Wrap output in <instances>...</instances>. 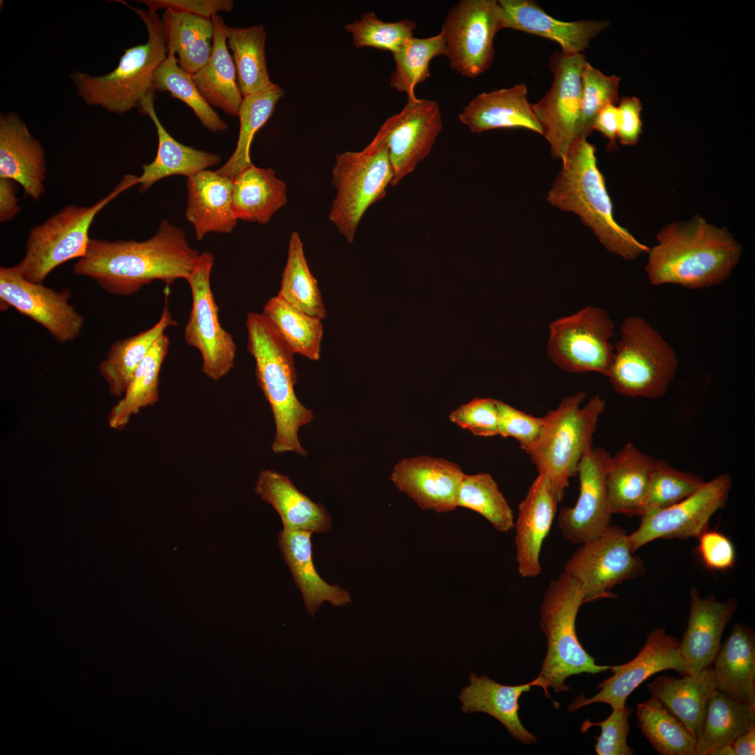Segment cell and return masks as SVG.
<instances>
[{
  "instance_id": "cell-1",
  "label": "cell",
  "mask_w": 755,
  "mask_h": 755,
  "mask_svg": "<svg viewBox=\"0 0 755 755\" xmlns=\"http://www.w3.org/2000/svg\"><path fill=\"white\" fill-rule=\"evenodd\" d=\"M200 254L183 229L164 220L144 241L90 238L85 256L73 272L93 280L108 294L128 296L154 280L168 286L178 279L187 280Z\"/></svg>"
},
{
  "instance_id": "cell-2",
  "label": "cell",
  "mask_w": 755,
  "mask_h": 755,
  "mask_svg": "<svg viewBox=\"0 0 755 755\" xmlns=\"http://www.w3.org/2000/svg\"><path fill=\"white\" fill-rule=\"evenodd\" d=\"M647 252L645 271L656 286L675 284L691 289L710 287L726 280L741 258V244L725 227L696 215L673 222L656 235Z\"/></svg>"
},
{
  "instance_id": "cell-3",
  "label": "cell",
  "mask_w": 755,
  "mask_h": 755,
  "mask_svg": "<svg viewBox=\"0 0 755 755\" xmlns=\"http://www.w3.org/2000/svg\"><path fill=\"white\" fill-rule=\"evenodd\" d=\"M561 159V169L547 194L549 203L579 215L607 251L627 260L647 253L649 248L614 220L595 146L586 138H577Z\"/></svg>"
},
{
  "instance_id": "cell-4",
  "label": "cell",
  "mask_w": 755,
  "mask_h": 755,
  "mask_svg": "<svg viewBox=\"0 0 755 755\" xmlns=\"http://www.w3.org/2000/svg\"><path fill=\"white\" fill-rule=\"evenodd\" d=\"M245 326L247 349L254 359L257 382L270 405L275 424L271 449L275 453L295 452L305 456L308 452L300 444L298 432L314 415L294 391L297 375L294 353L261 313L249 312Z\"/></svg>"
},
{
  "instance_id": "cell-5",
  "label": "cell",
  "mask_w": 755,
  "mask_h": 755,
  "mask_svg": "<svg viewBox=\"0 0 755 755\" xmlns=\"http://www.w3.org/2000/svg\"><path fill=\"white\" fill-rule=\"evenodd\" d=\"M118 1L141 17L147 29L146 43L125 49L116 68L107 74L92 76L76 71L71 78L87 104L123 113L139 108L148 96L155 93L154 75L166 58L167 51L162 22L156 11L135 8L123 1Z\"/></svg>"
},
{
  "instance_id": "cell-6",
  "label": "cell",
  "mask_w": 755,
  "mask_h": 755,
  "mask_svg": "<svg viewBox=\"0 0 755 755\" xmlns=\"http://www.w3.org/2000/svg\"><path fill=\"white\" fill-rule=\"evenodd\" d=\"M585 396L583 391L566 396L549 410L538 439L526 452L538 474L547 477L559 503L569 479L577 475L582 457L593 447L597 423L605 409V401L598 395L581 407Z\"/></svg>"
},
{
  "instance_id": "cell-7",
  "label": "cell",
  "mask_w": 755,
  "mask_h": 755,
  "mask_svg": "<svg viewBox=\"0 0 755 755\" xmlns=\"http://www.w3.org/2000/svg\"><path fill=\"white\" fill-rule=\"evenodd\" d=\"M580 582L566 572L549 583L540 607V626L547 638V651L538 679L547 696L548 688L567 691L566 680L574 675H596L610 669L599 666L579 642L575 621L585 603Z\"/></svg>"
},
{
  "instance_id": "cell-8",
  "label": "cell",
  "mask_w": 755,
  "mask_h": 755,
  "mask_svg": "<svg viewBox=\"0 0 755 755\" xmlns=\"http://www.w3.org/2000/svg\"><path fill=\"white\" fill-rule=\"evenodd\" d=\"M620 332L607 375L614 391L632 398L663 397L677 369L674 348L641 316L626 318Z\"/></svg>"
},
{
  "instance_id": "cell-9",
  "label": "cell",
  "mask_w": 755,
  "mask_h": 755,
  "mask_svg": "<svg viewBox=\"0 0 755 755\" xmlns=\"http://www.w3.org/2000/svg\"><path fill=\"white\" fill-rule=\"evenodd\" d=\"M135 175H126L117 186L91 206L68 205L30 230L23 259L15 269L24 279L43 283L57 267L85 256L89 231L96 215L111 201L135 185Z\"/></svg>"
},
{
  "instance_id": "cell-10",
  "label": "cell",
  "mask_w": 755,
  "mask_h": 755,
  "mask_svg": "<svg viewBox=\"0 0 755 755\" xmlns=\"http://www.w3.org/2000/svg\"><path fill=\"white\" fill-rule=\"evenodd\" d=\"M393 178L387 147L378 133L362 150L336 156L332 183L336 194L329 218L349 243L368 208L384 197Z\"/></svg>"
},
{
  "instance_id": "cell-11",
  "label": "cell",
  "mask_w": 755,
  "mask_h": 755,
  "mask_svg": "<svg viewBox=\"0 0 755 755\" xmlns=\"http://www.w3.org/2000/svg\"><path fill=\"white\" fill-rule=\"evenodd\" d=\"M503 29L496 0H461L446 14L441 34L450 67L474 78L489 69L494 57V37Z\"/></svg>"
},
{
  "instance_id": "cell-12",
  "label": "cell",
  "mask_w": 755,
  "mask_h": 755,
  "mask_svg": "<svg viewBox=\"0 0 755 755\" xmlns=\"http://www.w3.org/2000/svg\"><path fill=\"white\" fill-rule=\"evenodd\" d=\"M614 324L603 308L585 307L549 326L547 354L561 369L608 375L614 347L610 340Z\"/></svg>"
},
{
  "instance_id": "cell-13",
  "label": "cell",
  "mask_w": 755,
  "mask_h": 755,
  "mask_svg": "<svg viewBox=\"0 0 755 755\" xmlns=\"http://www.w3.org/2000/svg\"><path fill=\"white\" fill-rule=\"evenodd\" d=\"M214 262L210 252H201L186 280L191 289L192 305L183 338L189 346L199 352L203 373L217 381L234 367L237 347L231 334L220 322L219 308L210 285Z\"/></svg>"
},
{
  "instance_id": "cell-14",
  "label": "cell",
  "mask_w": 755,
  "mask_h": 755,
  "mask_svg": "<svg viewBox=\"0 0 755 755\" xmlns=\"http://www.w3.org/2000/svg\"><path fill=\"white\" fill-rule=\"evenodd\" d=\"M564 572L582 584L584 602L614 598L611 590L621 582L646 572L640 557L634 555L626 531L610 525L597 539L582 545L564 566Z\"/></svg>"
},
{
  "instance_id": "cell-15",
  "label": "cell",
  "mask_w": 755,
  "mask_h": 755,
  "mask_svg": "<svg viewBox=\"0 0 755 755\" xmlns=\"http://www.w3.org/2000/svg\"><path fill=\"white\" fill-rule=\"evenodd\" d=\"M587 62L582 53L554 52L549 64L553 73L552 86L540 101L531 104L554 158L561 159L577 138L582 73Z\"/></svg>"
},
{
  "instance_id": "cell-16",
  "label": "cell",
  "mask_w": 755,
  "mask_h": 755,
  "mask_svg": "<svg viewBox=\"0 0 755 755\" xmlns=\"http://www.w3.org/2000/svg\"><path fill=\"white\" fill-rule=\"evenodd\" d=\"M732 487L731 477L721 474L695 493L668 508L640 516L638 528L628 535L632 550L658 539L686 540L707 529L711 517L724 508Z\"/></svg>"
},
{
  "instance_id": "cell-17",
  "label": "cell",
  "mask_w": 755,
  "mask_h": 755,
  "mask_svg": "<svg viewBox=\"0 0 755 755\" xmlns=\"http://www.w3.org/2000/svg\"><path fill=\"white\" fill-rule=\"evenodd\" d=\"M71 297L69 289L58 292L24 279L14 266L0 268L1 309L13 307L43 326L59 343L77 338L85 323L69 303Z\"/></svg>"
},
{
  "instance_id": "cell-18",
  "label": "cell",
  "mask_w": 755,
  "mask_h": 755,
  "mask_svg": "<svg viewBox=\"0 0 755 755\" xmlns=\"http://www.w3.org/2000/svg\"><path fill=\"white\" fill-rule=\"evenodd\" d=\"M443 128L440 106L433 100L408 98L403 109L389 117L377 132L384 140L396 186L430 153Z\"/></svg>"
},
{
  "instance_id": "cell-19",
  "label": "cell",
  "mask_w": 755,
  "mask_h": 755,
  "mask_svg": "<svg viewBox=\"0 0 755 755\" xmlns=\"http://www.w3.org/2000/svg\"><path fill=\"white\" fill-rule=\"evenodd\" d=\"M612 675L598 686L600 691L590 698L577 697L569 705L573 712L584 706L596 703L608 704L612 710L626 705L630 694L647 678L665 670H673L684 676L687 675L685 663L680 655L679 641L667 634L663 628L652 630L638 655L629 662L610 666Z\"/></svg>"
},
{
  "instance_id": "cell-20",
  "label": "cell",
  "mask_w": 755,
  "mask_h": 755,
  "mask_svg": "<svg viewBox=\"0 0 755 755\" xmlns=\"http://www.w3.org/2000/svg\"><path fill=\"white\" fill-rule=\"evenodd\" d=\"M610 457L604 448L593 447L579 463V497L574 506L561 508L558 517L563 535L575 544L597 539L611 525L605 482Z\"/></svg>"
},
{
  "instance_id": "cell-21",
  "label": "cell",
  "mask_w": 755,
  "mask_h": 755,
  "mask_svg": "<svg viewBox=\"0 0 755 755\" xmlns=\"http://www.w3.org/2000/svg\"><path fill=\"white\" fill-rule=\"evenodd\" d=\"M464 474L454 463L420 456L399 461L390 480L422 510L445 513L457 508V493Z\"/></svg>"
},
{
  "instance_id": "cell-22",
  "label": "cell",
  "mask_w": 755,
  "mask_h": 755,
  "mask_svg": "<svg viewBox=\"0 0 755 755\" xmlns=\"http://www.w3.org/2000/svg\"><path fill=\"white\" fill-rule=\"evenodd\" d=\"M737 607L735 598L722 602L713 595L701 597L696 587L691 589L688 624L679 641L687 675L697 674L712 666L724 628Z\"/></svg>"
},
{
  "instance_id": "cell-23",
  "label": "cell",
  "mask_w": 755,
  "mask_h": 755,
  "mask_svg": "<svg viewBox=\"0 0 755 755\" xmlns=\"http://www.w3.org/2000/svg\"><path fill=\"white\" fill-rule=\"evenodd\" d=\"M503 13V29L509 28L553 41L561 48V53H582L589 43L610 24L607 21L584 20L565 22L545 13L531 0H498Z\"/></svg>"
},
{
  "instance_id": "cell-24",
  "label": "cell",
  "mask_w": 755,
  "mask_h": 755,
  "mask_svg": "<svg viewBox=\"0 0 755 755\" xmlns=\"http://www.w3.org/2000/svg\"><path fill=\"white\" fill-rule=\"evenodd\" d=\"M45 161L41 143L14 113L0 115V178L20 184L25 196L40 199L45 192Z\"/></svg>"
},
{
  "instance_id": "cell-25",
  "label": "cell",
  "mask_w": 755,
  "mask_h": 755,
  "mask_svg": "<svg viewBox=\"0 0 755 755\" xmlns=\"http://www.w3.org/2000/svg\"><path fill=\"white\" fill-rule=\"evenodd\" d=\"M558 503L547 477L538 474L519 504L515 524L516 559L518 572L523 577H535L541 573L540 551Z\"/></svg>"
},
{
  "instance_id": "cell-26",
  "label": "cell",
  "mask_w": 755,
  "mask_h": 755,
  "mask_svg": "<svg viewBox=\"0 0 755 755\" xmlns=\"http://www.w3.org/2000/svg\"><path fill=\"white\" fill-rule=\"evenodd\" d=\"M187 220L201 240L210 232L231 233L237 224L232 207V181L215 171L203 170L187 180Z\"/></svg>"
},
{
  "instance_id": "cell-27",
  "label": "cell",
  "mask_w": 755,
  "mask_h": 755,
  "mask_svg": "<svg viewBox=\"0 0 755 755\" xmlns=\"http://www.w3.org/2000/svg\"><path fill=\"white\" fill-rule=\"evenodd\" d=\"M458 117L473 133L525 128L542 134L527 99V87L523 83L477 94L462 109Z\"/></svg>"
},
{
  "instance_id": "cell-28",
  "label": "cell",
  "mask_w": 755,
  "mask_h": 755,
  "mask_svg": "<svg viewBox=\"0 0 755 755\" xmlns=\"http://www.w3.org/2000/svg\"><path fill=\"white\" fill-rule=\"evenodd\" d=\"M655 461L630 442L610 455L605 482L612 515L640 517Z\"/></svg>"
},
{
  "instance_id": "cell-29",
  "label": "cell",
  "mask_w": 755,
  "mask_h": 755,
  "mask_svg": "<svg viewBox=\"0 0 755 755\" xmlns=\"http://www.w3.org/2000/svg\"><path fill=\"white\" fill-rule=\"evenodd\" d=\"M254 491L277 511L283 528L316 533L331 529V517L325 507L300 491L286 475L261 470Z\"/></svg>"
},
{
  "instance_id": "cell-30",
  "label": "cell",
  "mask_w": 755,
  "mask_h": 755,
  "mask_svg": "<svg viewBox=\"0 0 755 755\" xmlns=\"http://www.w3.org/2000/svg\"><path fill=\"white\" fill-rule=\"evenodd\" d=\"M470 684L464 686L458 696L464 713L484 712L499 721L509 734L517 740L532 745L537 742L534 735L526 730L520 721L519 698L524 692L529 691L532 686H539L537 678L517 686L504 685L496 682L487 676L469 675Z\"/></svg>"
},
{
  "instance_id": "cell-31",
  "label": "cell",
  "mask_w": 755,
  "mask_h": 755,
  "mask_svg": "<svg viewBox=\"0 0 755 755\" xmlns=\"http://www.w3.org/2000/svg\"><path fill=\"white\" fill-rule=\"evenodd\" d=\"M154 94L148 96L138 108L153 122L158 136V148L155 158L142 166V174L136 177V184L141 193L157 181L173 175L190 177L201 171L218 164L219 155L185 145L171 136L164 127L154 110Z\"/></svg>"
},
{
  "instance_id": "cell-32",
  "label": "cell",
  "mask_w": 755,
  "mask_h": 755,
  "mask_svg": "<svg viewBox=\"0 0 755 755\" xmlns=\"http://www.w3.org/2000/svg\"><path fill=\"white\" fill-rule=\"evenodd\" d=\"M312 533L283 528L278 535V546L302 594L307 612L314 615L324 601L336 607L345 605L351 599L347 590L329 584L315 570Z\"/></svg>"
},
{
  "instance_id": "cell-33",
  "label": "cell",
  "mask_w": 755,
  "mask_h": 755,
  "mask_svg": "<svg viewBox=\"0 0 755 755\" xmlns=\"http://www.w3.org/2000/svg\"><path fill=\"white\" fill-rule=\"evenodd\" d=\"M652 697L698 738L709 698L716 689L712 666L682 678L662 675L648 684Z\"/></svg>"
},
{
  "instance_id": "cell-34",
  "label": "cell",
  "mask_w": 755,
  "mask_h": 755,
  "mask_svg": "<svg viewBox=\"0 0 755 755\" xmlns=\"http://www.w3.org/2000/svg\"><path fill=\"white\" fill-rule=\"evenodd\" d=\"M716 689L755 707V633L735 623L713 662Z\"/></svg>"
},
{
  "instance_id": "cell-35",
  "label": "cell",
  "mask_w": 755,
  "mask_h": 755,
  "mask_svg": "<svg viewBox=\"0 0 755 755\" xmlns=\"http://www.w3.org/2000/svg\"><path fill=\"white\" fill-rule=\"evenodd\" d=\"M213 37L211 55L206 63L192 76L206 101L231 116H238L243 96L226 43L225 25L218 14L212 17Z\"/></svg>"
},
{
  "instance_id": "cell-36",
  "label": "cell",
  "mask_w": 755,
  "mask_h": 755,
  "mask_svg": "<svg viewBox=\"0 0 755 755\" xmlns=\"http://www.w3.org/2000/svg\"><path fill=\"white\" fill-rule=\"evenodd\" d=\"M231 181L232 207L238 220L266 224L287 203L286 185L271 168L252 164Z\"/></svg>"
},
{
  "instance_id": "cell-37",
  "label": "cell",
  "mask_w": 755,
  "mask_h": 755,
  "mask_svg": "<svg viewBox=\"0 0 755 755\" xmlns=\"http://www.w3.org/2000/svg\"><path fill=\"white\" fill-rule=\"evenodd\" d=\"M165 296L164 306L158 322L145 331L115 341L106 358L99 364V372L112 396H123L136 368L154 343L168 328L178 325L168 307V293Z\"/></svg>"
},
{
  "instance_id": "cell-38",
  "label": "cell",
  "mask_w": 755,
  "mask_h": 755,
  "mask_svg": "<svg viewBox=\"0 0 755 755\" xmlns=\"http://www.w3.org/2000/svg\"><path fill=\"white\" fill-rule=\"evenodd\" d=\"M161 22L167 55L177 54L180 68L193 75L211 55L212 18L169 10L164 13Z\"/></svg>"
},
{
  "instance_id": "cell-39",
  "label": "cell",
  "mask_w": 755,
  "mask_h": 755,
  "mask_svg": "<svg viewBox=\"0 0 755 755\" xmlns=\"http://www.w3.org/2000/svg\"><path fill=\"white\" fill-rule=\"evenodd\" d=\"M755 724V707L715 689L711 694L700 733L696 755H710L717 748L733 744Z\"/></svg>"
},
{
  "instance_id": "cell-40",
  "label": "cell",
  "mask_w": 755,
  "mask_h": 755,
  "mask_svg": "<svg viewBox=\"0 0 755 755\" xmlns=\"http://www.w3.org/2000/svg\"><path fill=\"white\" fill-rule=\"evenodd\" d=\"M170 339L161 336L136 368L124 394L113 407L108 417L111 428H124L142 408L158 402L159 375L168 352Z\"/></svg>"
},
{
  "instance_id": "cell-41",
  "label": "cell",
  "mask_w": 755,
  "mask_h": 755,
  "mask_svg": "<svg viewBox=\"0 0 755 755\" xmlns=\"http://www.w3.org/2000/svg\"><path fill=\"white\" fill-rule=\"evenodd\" d=\"M261 313L294 354L312 361L319 359L324 331L321 319L301 311L278 295L267 301Z\"/></svg>"
},
{
  "instance_id": "cell-42",
  "label": "cell",
  "mask_w": 755,
  "mask_h": 755,
  "mask_svg": "<svg viewBox=\"0 0 755 755\" xmlns=\"http://www.w3.org/2000/svg\"><path fill=\"white\" fill-rule=\"evenodd\" d=\"M226 43L231 50L237 80L243 96L256 94L271 86L266 53V31L262 24L250 27L225 25Z\"/></svg>"
},
{
  "instance_id": "cell-43",
  "label": "cell",
  "mask_w": 755,
  "mask_h": 755,
  "mask_svg": "<svg viewBox=\"0 0 755 755\" xmlns=\"http://www.w3.org/2000/svg\"><path fill=\"white\" fill-rule=\"evenodd\" d=\"M284 94L283 89L273 83L261 92L243 97L238 114L240 130L236 148L226 162L215 171L217 173L231 180L244 168L252 164L250 148L253 138L273 115Z\"/></svg>"
},
{
  "instance_id": "cell-44",
  "label": "cell",
  "mask_w": 755,
  "mask_h": 755,
  "mask_svg": "<svg viewBox=\"0 0 755 755\" xmlns=\"http://www.w3.org/2000/svg\"><path fill=\"white\" fill-rule=\"evenodd\" d=\"M301 311L321 320L326 316L318 283L312 274L297 231L291 233L278 294Z\"/></svg>"
},
{
  "instance_id": "cell-45",
  "label": "cell",
  "mask_w": 755,
  "mask_h": 755,
  "mask_svg": "<svg viewBox=\"0 0 755 755\" xmlns=\"http://www.w3.org/2000/svg\"><path fill=\"white\" fill-rule=\"evenodd\" d=\"M638 725L661 755H696L697 739L658 700L651 698L637 706Z\"/></svg>"
},
{
  "instance_id": "cell-46",
  "label": "cell",
  "mask_w": 755,
  "mask_h": 755,
  "mask_svg": "<svg viewBox=\"0 0 755 755\" xmlns=\"http://www.w3.org/2000/svg\"><path fill=\"white\" fill-rule=\"evenodd\" d=\"M456 507L479 513L499 532L506 533L515 527L512 510L488 473L464 474L457 493Z\"/></svg>"
},
{
  "instance_id": "cell-47",
  "label": "cell",
  "mask_w": 755,
  "mask_h": 755,
  "mask_svg": "<svg viewBox=\"0 0 755 755\" xmlns=\"http://www.w3.org/2000/svg\"><path fill=\"white\" fill-rule=\"evenodd\" d=\"M445 55V45L440 33L427 38L413 36L392 54L395 67L390 76V87L406 94L408 98L415 96V87L431 76V61Z\"/></svg>"
},
{
  "instance_id": "cell-48",
  "label": "cell",
  "mask_w": 755,
  "mask_h": 755,
  "mask_svg": "<svg viewBox=\"0 0 755 755\" xmlns=\"http://www.w3.org/2000/svg\"><path fill=\"white\" fill-rule=\"evenodd\" d=\"M154 89L168 92L172 97L184 102L210 131H224L227 129V124L200 93L192 76L180 68L175 55L168 54L157 70Z\"/></svg>"
},
{
  "instance_id": "cell-49",
  "label": "cell",
  "mask_w": 755,
  "mask_h": 755,
  "mask_svg": "<svg viewBox=\"0 0 755 755\" xmlns=\"http://www.w3.org/2000/svg\"><path fill=\"white\" fill-rule=\"evenodd\" d=\"M705 483L700 476L680 470L664 460L656 459L640 516L682 501Z\"/></svg>"
},
{
  "instance_id": "cell-50",
  "label": "cell",
  "mask_w": 755,
  "mask_h": 755,
  "mask_svg": "<svg viewBox=\"0 0 755 755\" xmlns=\"http://www.w3.org/2000/svg\"><path fill=\"white\" fill-rule=\"evenodd\" d=\"M416 28V22L411 19L387 22L371 12L364 13L359 20L345 25L357 48L370 47L392 54L414 36Z\"/></svg>"
},
{
  "instance_id": "cell-51",
  "label": "cell",
  "mask_w": 755,
  "mask_h": 755,
  "mask_svg": "<svg viewBox=\"0 0 755 755\" xmlns=\"http://www.w3.org/2000/svg\"><path fill=\"white\" fill-rule=\"evenodd\" d=\"M619 81V77L605 76L587 62L582 73L577 138H587L594 131V122L599 112L607 105L618 103Z\"/></svg>"
},
{
  "instance_id": "cell-52",
  "label": "cell",
  "mask_w": 755,
  "mask_h": 755,
  "mask_svg": "<svg viewBox=\"0 0 755 755\" xmlns=\"http://www.w3.org/2000/svg\"><path fill=\"white\" fill-rule=\"evenodd\" d=\"M633 709L625 705L619 710H612L610 716L603 721L593 723L586 719L580 728L584 733L591 726H600L601 734L596 737L594 746L598 755H632L635 751L630 748L626 742L631 726L628 717Z\"/></svg>"
},
{
  "instance_id": "cell-53",
  "label": "cell",
  "mask_w": 755,
  "mask_h": 755,
  "mask_svg": "<svg viewBox=\"0 0 755 755\" xmlns=\"http://www.w3.org/2000/svg\"><path fill=\"white\" fill-rule=\"evenodd\" d=\"M496 401L475 398L452 411L450 419L474 435L491 437L498 433V410Z\"/></svg>"
},
{
  "instance_id": "cell-54",
  "label": "cell",
  "mask_w": 755,
  "mask_h": 755,
  "mask_svg": "<svg viewBox=\"0 0 755 755\" xmlns=\"http://www.w3.org/2000/svg\"><path fill=\"white\" fill-rule=\"evenodd\" d=\"M496 403L499 416L498 435L515 438L527 452L542 432L544 417L532 416L499 400Z\"/></svg>"
},
{
  "instance_id": "cell-55",
  "label": "cell",
  "mask_w": 755,
  "mask_h": 755,
  "mask_svg": "<svg viewBox=\"0 0 755 755\" xmlns=\"http://www.w3.org/2000/svg\"><path fill=\"white\" fill-rule=\"evenodd\" d=\"M697 538L698 552L707 568L725 570L733 566L735 551L728 537L720 532L707 529Z\"/></svg>"
},
{
  "instance_id": "cell-56",
  "label": "cell",
  "mask_w": 755,
  "mask_h": 755,
  "mask_svg": "<svg viewBox=\"0 0 755 755\" xmlns=\"http://www.w3.org/2000/svg\"><path fill=\"white\" fill-rule=\"evenodd\" d=\"M148 9L156 11L178 10L211 19L220 12H230L234 4L231 0H143Z\"/></svg>"
},
{
  "instance_id": "cell-57",
  "label": "cell",
  "mask_w": 755,
  "mask_h": 755,
  "mask_svg": "<svg viewBox=\"0 0 755 755\" xmlns=\"http://www.w3.org/2000/svg\"><path fill=\"white\" fill-rule=\"evenodd\" d=\"M618 137L624 145L637 143L642 133L641 101L636 97L624 96L619 101Z\"/></svg>"
},
{
  "instance_id": "cell-58",
  "label": "cell",
  "mask_w": 755,
  "mask_h": 755,
  "mask_svg": "<svg viewBox=\"0 0 755 755\" xmlns=\"http://www.w3.org/2000/svg\"><path fill=\"white\" fill-rule=\"evenodd\" d=\"M594 129L601 132L608 139V150L612 151L617 149L619 109L616 105H607L599 112L594 122L593 130Z\"/></svg>"
},
{
  "instance_id": "cell-59",
  "label": "cell",
  "mask_w": 755,
  "mask_h": 755,
  "mask_svg": "<svg viewBox=\"0 0 755 755\" xmlns=\"http://www.w3.org/2000/svg\"><path fill=\"white\" fill-rule=\"evenodd\" d=\"M17 182L8 178H0V222L13 220L20 211L17 204Z\"/></svg>"
},
{
  "instance_id": "cell-60",
  "label": "cell",
  "mask_w": 755,
  "mask_h": 755,
  "mask_svg": "<svg viewBox=\"0 0 755 755\" xmlns=\"http://www.w3.org/2000/svg\"><path fill=\"white\" fill-rule=\"evenodd\" d=\"M736 755L755 754V724L733 742Z\"/></svg>"
},
{
  "instance_id": "cell-61",
  "label": "cell",
  "mask_w": 755,
  "mask_h": 755,
  "mask_svg": "<svg viewBox=\"0 0 755 755\" xmlns=\"http://www.w3.org/2000/svg\"><path fill=\"white\" fill-rule=\"evenodd\" d=\"M710 755H736L733 744L726 745L721 746L714 751H713Z\"/></svg>"
}]
</instances>
